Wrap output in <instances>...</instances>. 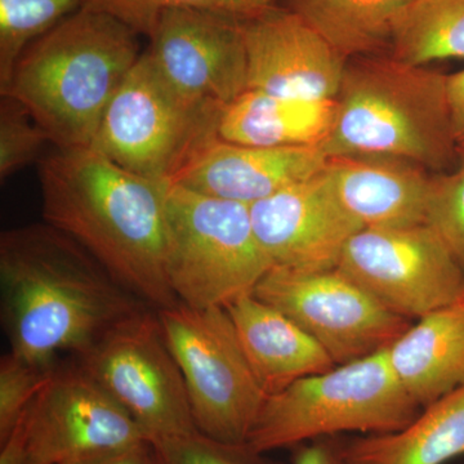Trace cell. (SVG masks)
I'll return each instance as SVG.
<instances>
[{
	"label": "cell",
	"mask_w": 464,
	"mask_h": 464,
	"mask_svg": "<svg viewBox=\"0 0 464 464\" xmlns=\"http://www.w3.org/2000/svg\"><path fill=\"white\" fill-rule=\"evenodd\" d=\"M225 308L266 395L337 366L301 326L253 293Z\"/></svg>",
	"instance_id": "ac0fdd59"
},
{
	"label": "cell",
	"mask_w": 464,
	"mask_h": 464,
	"mask_svg": "<svg viewBox=\"0 0 464 464\" xmlns=\"http://www.w3.org/2000/svg\"><path fill=\"white\" fill-rule=\"evenodd\" d=\"M63 464H155L150 442L132 445V447L103 451L94 456L81 458Z\"/></svg>",
	"instance_id": "4dcf8cb0"
},
{
	"label": "cell",
	"mask_w": 464,
	"mask_h": 464,
	"mask_svg": "<svg viewBox=\"0 0 464 464\" xmlns=\"http://www.w3.org/2000/svg\"><path fill=\"white\" fill-rule=\"evenodd\" d=\"M448 99L459 154L464 155V70L448 75Z\"/></svg>",
	"instance_id": "1f68e13d"
},
{
	"label": "cell",
	"mask_w": 464,
	"mask_h": 464,
	"mask_svg": "<svg viewBox=\"0 0 464 464\" xmlns=\"http://www.w3.org/2000/svg\"><path fill=\"white\" fill-rule=\"evenodd\" d=\"M83 5L84 0H0V88L32 43Z\"/></svg>",
	"instance_id": "cb8c5ba5"
},
{
	"label": "cell",
	"mask_w": 464,
	"mask_h": 464,
	"mask_svg": "<svg viewBox=\"0 0 464 464\" xmlns=\"http://www.w3.org/2000/svg\"><path fill=\"white\" fill-rule=\"evenodd\" d=\"M426 225L464 271V161L454 172L436 174Z\"/></svg>",
	"instance_id": "f1b7e54d"
},
{
	"label": "cell",
	"mask_w": 464,
	"mask_h": 464,
	"mask_svg": "<svg viewBox=\"0 0 464 464\" xmlns=\"http://www.w3.org/2000/svg\"><path fill=\"white\" fill-rule=\"evenodd\" d=\"M155 463V462H154Z\"/></svg>",
	"instance_id": "e575fe53"
},
{
	"label": "cell",
	"mask_w": 464,
	"mask_h": 464,
	"mask_svg": "<svg viewBox=\"0 0 464 464\" xmlns=\"http://www.w3.org/2000/svg\"><path fill=\"white\" fill-rule=\"evenodd\" d=\"M335 100H301L246 90L222 109L217 136L259 148L320 146L331 133Z\"/></svg>",
	"instance_id": "ffe728a7"
},
{
	"label": "cell",
	"mask_w": 464,
	"mask_h": 464,
	"mask_svg": "<svg viewBox=\"0 0 464 464\" xmlns=\"http://www.w3.org/2000/svg\"><path fill=\"white\" fill-rule=\"evenodd\" d=\"M253 295L301 326L335 365L387 350L413 324L382 306L338 267H273Z\"/></svg>",
	"instance_id": "30bf717a"
},
{
	"label": "cell",
	"mask_w": 464,
	"mask_h": 464,
	"mask_svg": "<svg viewBox=\"0 0 464 464\" xmlns=\"http://www.w3.org/2000/svg\"><path fill=\"white\" fill-rule=\"evenodd\" d=\"M325 172L362 228L426 225L435 179L426 168L401 159L340 155L328 158Z\"/></svg>",
	"instance_id": "e0dca14e"
},
{
	"label": "cell",
	"mask_w": 464,
	"mask_h": 464,
	"mask_svg": "<svg viewBox=\"0 0 464 464\" xmlns=\"http://www.w3.org/2000/svg\"><path fill=\"white\" fill-rule=\"evenodd\" d=\"M139 34L82 8L24 51L2 96L23 103L57 149L91 148L142 52Z\"/></svg>",
	"instance_id": "3957f363"
},
{
	"label": "cell",
	"mask_w": 464,
	"mask_h": 464,
	"mask_svg": "<svg viewBox=\"0 0 464 464\" xmlns=\"http://www.w3.org/2000/svg\"><path fill=\"white\" fill-rule=\"evenodd\" d=\"M393 374L420 409L464 386V304L418 319L387 348Z\"/></svg>",
	"instance_id": "d6986e66"
},
{
	"label": "cell",
	"mask_w": 464,
	"mask_h": 464,
	"mask_svg": "<svg viewBox=\"0 0 464 464\" xmlns=\"http://www.w3.org/2000/svg\"><path fill=\"white\" fill-rule=\"evenodd\" d=\"M344 57L389 53L391 30L408 0H283Z\"/></svg>",
	"instance_id": "7402d4cb"
},
{
	"label": "cell",
	"mask_w": 464,
	"mask_h": 464,
	"mask_svg": "<svg viewBox=\"0 0 464 464\" xmlns=\"http://www.w3.org/2000/svg\"><path fill=\"white\" fill-rule=\"evenodd\" d=\"M56 364L30 362L11 353L0 360V441L9 435L47 383Z\"/></svg>",
	"instance_id": "83f0119b"
},
{
	"label": "cell",
	"mask_w": 464,
	"mask_h": 464,
	"mask_svg": "<svg viewBox=\"0 0 464 464\" xmlns=\"http://www.w3.org/2000/svg\"><path fill=\"white\" fill-rule=\"evenodd\" d=\"M0 464H27L25 413L7 438L0 441Z\"/></svg>",
	"instance_id": "d6a6232c"
},
{
	"label": "cell",
	"mask_w": 464,
	"mask_h": 464,
	"mask_svg": "<svg viewBox=\"0 0 464 464\" xmlns=\"http://www.w3.org/2000/svg\"><path fill=\"white\" fill-rule=\"evenodd\" d=\"M340 439H317L293 448L292 464H344Z\"/></svg>",
	"instance_id": "f546056e"
},
{
	"label": "cell",
	"mask_w": 464,
	"mask_h": 464,
	"mask_svg": "<svg viewBox=\"0 0 464 464\" xmlns=\"http://www.w3.org/2000/svg\"><path fill=\"white\" fill-rule=\"evenodd\" d=\"M44 130L23 103L9 96L0 101V179L5 181L38 160L45 143Z\"/></svg>",
	"instance_id": "4316f807"
},
{
	"label": "cell",
	"mask_w": 464,
	"mask_h": 464,
	"mask_svg": "<svg viewBox=\"0 0 464 464\" xmlns=\"http://www.w3.org/2000/svg\"><path fill=\"white\" fill-rule=\"evenodd\" d=\"M326 157L393 158L430 172L459 154L448 99V75L390 53L350 58L335 97Z\"/></svg>",
	"instance_id": "277c9868"
},
{
	"label": "cell",
	"mask_w": 464,
	"mask_h": 464,
	"mask_svg": "<svg viewBox=\"0 0 464 464\" xmlns=\"http://www.w3.org/2000/svg\"><path fill=\"white\" fill-rule=\"evenodd\" d=\"M168 347L181 369L198 431L248 442L266 400L227 310L179 304L158 310Z\"/></svg>",
	"instance_id": "52a82bcc"
},
{
	"label": "cell",
	"mask_w": 464,
	"mask_h": 464,
	"mask_svg": "<svg viewBox=\"0 0 464 464\" xmlns=\"http://www.w3.org/2000/svg\"><path fill=\"white\" fill-rule=\"evenodd\" d=\"M344 464H445L464 456V386L427 405L404 429L340 439Z\"/></svg>",
	"instance_id": "44dd1931"
},
{
	"label": "cell",
	"mask_w": 464,
	"mask_h": 464,
	"mask_svg": "<svg viewBox=\"0 0 464 464\" xmlns=\"http://www.w3.org/2000/svg\"><path fill=\"white\" fill-rule=\"evenodd\" d=\"M277 5L276 0H84L83 8L108 14L150 39L164 12L169 9H210L246 21L262 16Z\"/></svg>",
	"instance_id": "d4e9b609"
},
{
	"label": "cell",
	"mask_w": 464,
	"mask_h": 464,
	"mask_svg": "<svg viewBox=\"0 0 464 464\" xmlns=\"http://www.w3.org/2000/svg\"><path fill=\"white\" fill-rule=\"evenodd\" d=\"M389 53L415 66L464 58V0H408L393 21Z\"/></svg>",
	"instance_id": "603a6c76"
},
{
	"label": "cell",
	"mask_w": 464,
	"mask_h": 464,
	"mask_svg": "<svg viewBox=\"0 0 464 464\" xmlns=\"http://www.w3.org/2000/svg\"><path fill=\"white\" fill-rule=\"evenodd\" d=\"M155 464H280L249 442L221 441L200 431L151 442Z\"/></svg>",
	"instance_id": "484cf974"
},
{
	"label": "cell",
	"mask_w": 464,
	"mask_h": 464,
	"mask_svg": "<svg viewBox=\"0 0 464 464\" xmlns=\"http://www.w3.org/2000/svg\"><path fill=\"white\" fill-rule=\"evenodd\" d=\"M244 20L203 8L164 12L148 53L183 99L222 110L246 90Z\"/></svg>",
	"instance_id": "4fadbf2b"
},
{
	"label": "cell",
	"mask_w": 464,
	"mask_h": 464,
	"mask_svg": "<svg viewBox=\"0 0 464 464\" xmlns=\"http://www.w3.org/2000/svg\"><path fill=\"white\" fill-rule=\"evenodd\" d=\"M27 464H63L150 442L141 427L78 362L56 366L25 411Z\"/></svg>",
	"instance_id": "7c38bea8"
},
{
	"label": "cell",
	"mask_w": 464,
	"mask_h": 464,
	"mask_svg": "<svg viewBox=\"0 0 464 464\" xmlns=\"http://www.w3.org/2000/svg\"><path fill=\"white\" fill-rule=\"evenodd\" d=\"M458 304H464V293H463L462 298L459 299V302H458Z\"/></svg>",
	"instance_id": "836d02e7"
},
{
	"label": "cell",
	"mask_w": 464,
	"mask_h": 464,
	"mask_svg": "<svg viewBox=\"0 0 464 464\" xmlns=\"http://www.w3.org/2000/svg\"><path fill=\"white\" fill-rule=\"evenodd\" d=\"M326 161L320 146L259 148L216 134L201 143L170 183L250 207L322 173Z\"/></svg>",
	"instance_id": "2e32d148"
},
{
	"label": "cell",
	"mask_w": 464,
	"mask_h": 464,
	"mask_svg": "<svg viewBox=\"0 0 464 464\" xmlns=\"http://www.w3.org/2000/svg\"><path fill=\"white\" fill-rule=\"evenodd\" d=\"M420 411L383 350L268 396L248 442L268 454L344 433L381 435L404 429Z\"/></svg>",
	"instance_id": "5b68a950"
},
{
	"label": "cell",
	"mask_w": 464,
	"mask_h": 464,
	"mask_svg": "<svg viewBox=\"0 0 464 464\" xmlns=\"http://www.w3.org/2000/svg\"><path fill=\"white\" fill-rule=\"evenodd\" d=\"M76 362L123 406L150 444L198 431L181 369L151 307L116 324Z\"/></svg>",
	"instance_id": "9c48e42d"
},
{
	"label": "cell",
	"mask_w": 464,
	"mask_h": 464,
	"mask_svg": "<svg viewBox=\"0 0 464 464\" xmlns=\"http://www.w3.org/2000/svg\"><path fill=\"white\" fill-rule=\"evenodd\" d=\"M243 30L246 90L301 100L338 96L348 58L297 14L277 5L244 21Z\"/></svg>",
	"instance_id": "9a60e30c"
},
{
	"label": "cell",
	"mask_w": 464,
	"mask_h": 464,
	"mask_svg": "<svg viewBox=\"0 0 464 464\" xmlns=\"http://www.w3.org/2000/svg\"><path fill=\"white\" fill-rule=\"evenodd\" d=\"M44 221L81 244L155 311L179 299L167 275L166 182L137 176L92 148L38 161Z\"/></svg>",
	"instance_id": "7a4b0ae2"
},
{
	"label": "cell",
	"mask_w": 464,
	"mask_h": 464,
	"mask_svg": "<svg viewBox=\"0 0 464 464\" xmlns=\"http://www.w3.org/2000/svg\"><path fill=\"white\" fill-rule=\"evenodd\" d=\"M221 111L179 96L145 51L112 97L91 148L137 176L170 183L216 136Z\"/></svg>",
	"instance_id": "ba28073f"
},
{
	"label": "cell",
	"mask_w": 464,
	"mask_h": 464,
	"mask_svg": "<svg viewBox=\"0 0 464 464\" xmlns=\"http://www.w3.org/2000/svg\"><path fill=\"white\" fill-rule=\"evenodd\" d=\"M337 267L404 319L453 306L464 293V271L427 225L362 228L347 241Z\"/></svg>",
	"instance_id": "8fae6325"
},
{
	"label": "cell",
	"mask_w": 464,
	"mask_h": 464,
	"mask_svg": "<svg viewBox=\"0 0 464 464\" xmlns=\"http://www.w3.org/2000/svg\"><path fill=\"white\" fill-rule=\"evenodd\" d=\"M0 289L11 353L45 365L56 364L63 351L82 355L116 324L150 307L47 222L3 232Z\"/></svg>",
	"instance_id": "6da1fadb"
},
{
	"label": "cell",
	"mask_w": 464,
	"mask_h": 464,
	"mask_svg": "<svg viewBox=\"0 0 464 464\" xmlns=\"http://www.w3.org/2000/svg\"><path fill=\"white\" fill-rule=\"evenodd\" d=\"M253 228L273 267H337L347 241L362 230L342 206L325 169L250 206Z\"/></svg>",
	"instance_id": "5bb4252c"
},
{
	"label": "cell",
	"mask_w": 464,
	"mask_h": 464,
	"mask_svg": "<svg viewBox=\"0 0 464 464\" xmlns=\"http://www.w3.org/2000/svg\"><path fill=\"white\" fill-rule=\"evenodd\" d=\"M167 224L168 282L186 306L227 307L273 268L246 204L168 183Z\"/></svg>",
	"instance_id": "8992f818"
}]
</instances>
